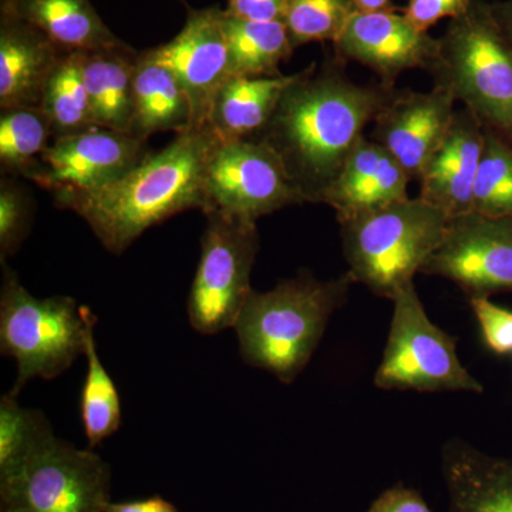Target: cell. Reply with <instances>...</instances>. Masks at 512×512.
I'll use <instances>...</instances> for the list:
<instances>
[{"instance_id":"cell-39","label":"cell","mask_w":512,"mask_h":512,"mask_svg":"<svg viewBox=\"0 0 512 512\" xmlns=\"http://www.w3.org/2000/svg\"><path fill=\"white\" fill-rule=\"evenodd\" d=\"M0 512H28L25 508L15 507V505H6V507H0Z\"/></svg>"},{"instance_id":"cell-35","label":"cell","mask_w":512,"mask_h":512,"mask_svg":"<svg viewBox=\"0 0 512 512\" xmlns=\"http://www.w3.org/2000/svg\"><path fill=\"white\" fill-rule=\"evenodd\" d=\"M225 13L248 22H284L285 0H228Z\"/></svg>"},{"instance_id":"cell-5","label":"cell","mask_w":512,"mask_h":512,"mask_svg":"<svg viewBox=\"0 0 512 512\" xmlns=\"http://www.w3.org/2000/svg\"><path fill=\"white\" fill-rule=\"evenodd\" d=\"M339 225L350 278L393 301L443 244L450 220L417 197Z\"/></svg>"},{"instance_id":"cell-28","label":"cell","mask_w":512,"mask_h":512,"mask_svg":"<svg viewBox=\"0 0 512 512\" xmlns=\"http://www.w3.org/2000/svg\"><path fill=\"white\" fill-rule=\"evenodd\" d=\"M55 436L40 410L20 406L13 394L0 399V481L12 477L26 460Z\"/></svg>"},{"instance_id":"cell-20","label":"cell","mask_w":512,"mask_h":512,"mask_svg":"<svg viewBox=\"0 0 512 512\" xmlns=\"http://www.w3.org/2000/svg\"><path fill=\"white\" fill-rule=\"evenodd\" d=\"M2 9L42 30L63 52H93L124 45L90 0H3Z\"/></svg>"},{"instance_id":"cell-2","label":"cell","mask_w":512,"mask_h":512,"mask_svg":"<svg viewBox=\"0 0 512 512\" xmlns=\"http://www.w3.org/2000/svg\"><path fill=\"white\" fill-rule=\"evenodd\" d=\"M220 138L194 128L143 160L116 183L83 194H57L56 205L76 212L107 251L123 254L148 228L180 212L207 211L208 163Z\"/></svg>"},{"instance_id":"cell-3","label":"cell","mask_w":512,"mask_h":512,"mask_svg":"<svg viewBox=\"0 0 512 512\" xmlns=\"http://www.w3.org/2000/svg\"><path fill=\"white\" fill-rule=\"evenodd\" d=\"M353 284L348 272L332 281L301 272L271 291H252L234 326L242 359L282 383H293L311 362Z\"/></svg>"},{"instance_id":"cell-8","label":"cell","mask_w":512,"mask_h":512,"mask_svg":"<svg viewBox=\"0 0 512 512\" xmlns=\"http://www.w3.org/2000/svg\"><path fill=\"white\" fill-rule=\"evenodd\" d=\"M201 256L188 293L190 325L201 335L234 328L247 303L259 251L256 222L207 214Z\"/></svg>"},{"instance_id":"cell-34","label":"cell","mask_w":512,"mask_h":512,"mask_svg":"<svg viewBox=\"0 0 512 512\" xmlns=\"http://www.w3.org/2000/svg\"><path fill=\"white\" fill-rule=\"evenodd\" d=\"M366 512H433L423 495L403 484L383 491Z\"/></svg>"},{"instance_id":"cell-1","label":"cell","mask_w":512,"mask_h":512,"mask_svg":"<svg viewBox=\"0 0 512 512\" xmlns=\"http://www.w3.org/2000/svg\"><path fill=\"white\" fill-rule=\"evenodd\" d=\"M335 55L322 67L298 73L256 140L272 148L286 168L303 204H322L367 124L396 89L379 82L357 84Z\"/></svg>"},{"instance_id":"cell-17","label":"cell","mask_w":512,"mask_h":512,"mask_svg":"<svg viewBox=\"0 0 512 512\" xmlns=\"http://www.w3.org/2000/svg\"><path fill=\"white\" fill-rule=\"evenodd\" d=\"M410 175L370 137H363L323 197L345 222L409 198Z\"/></svg>"},{"instance_id":"cell-4","label":"cell","mask_w":512,"mask_h":512,"mask_svg":"<svg viewBox=\"0 0 512 512\" xmlns=\"http://www.w3.org/2000/svg\"><path fill=\"white\" fill-rule=\"evenodd\" d=\"M429 73L484 130L512 147V43L491 3L473 0L466 15L450 20Z\"/></svg>"},{"instance_id":"cell-31","label":"cell","mask_w":512,"mask_h":512,"mask_svg":"<svg viewBox=\"0 0 512 512\" xmlns=\"http://www.w3.org/2000/svg\"><path fill=\"white\" fill-rule=\"evenodd\" d=\"M29 198L22 188L10 180H3L0 184V261L5 264L6 259L16 251L28 237L30 229Z\"/></svg>"},{"instance_id":"cell-7","label":"cell","mask_w":512,"mask_h":512,"mask_svg":"<svg viewBox=\"0 0 512 512\" xmlns=\"http://www.w3.org/2000/svg\"><path fill=\"white\" fill-rule=\"evenodd\" d=\"M393 318L375 386L413 392L484 393L458 359L456 339L431 322L414 284L393 298Z\"/></svg>"},{"instance_id":"cell-36","label":"cell","mask_w":512,"mask_h":512,"mask_svg":"<svg viewBox=\"0 0 512 512\" xmlns=\"http://www.w3.org/2000/svg\"><path fill=\"white\" fill-rule=\"evenodd\" d=\"M104 512H181L170 501L165 500L161 495L140 498V500L121 501V503L107 504Z\"/></svg>"},{"instance_id":"cell-26","label":"cell","mask_w":512,"mask_h":512,"mask_svg":"<svg viewBox=\"0 0 512 512\" xmlns=\"http://www.w3.org/2000/svg\"><path fill=\"white\" fill-rule=\"evenodd\" d=\"M83 60L84 52L64 53L47 80L42 109L55 138L97 127L84 83Z\"/></svg>"},{"instance_id":"cell-27","label":"cell","mask_w":512,"mask_h":512,"mask_svg":"<svg viewBox=\"0 0 512 512\" xmlns=\"http://www.w3.org/2000/svg\"><path fill=\"white\" fill-rule=\"evenodd\" d=\"M55 138L42 107H15L0 114V163L26 175Z\"/></svg>"},{"instance_id":"cell-38","label":"cell","mask_w":512,"mask_h":512,"mask_svg":"<svg viewBox=\"0 0 512 512\" xmlns=\"http://www.w3.org/2000/svg\"><path fill=\"white\" fill-rule=\"evenodd\" d=\"M357 12H399L392 0H352Z\"/></svg>"},{"instance_id":"cell-6","label":"cell","mask_w":512,"mask_h":512,"mask_svg":"<svg viewBox=\"0 0 512 512\" xmlns=\"http://www.w3.org/2000/svg\"><path fill=\"white\" fill-rule=\"evenodd\" d=\"M87 325L82 306L70 296L39 299L3 265L0 291V352L13 357L18 376L13 396L32 379L62 376L84 355Z\"/></svg>"},{"instance_id":"cell-30","label":"cell","mask_w":512,"mask_h":512,"mask_svg":"<svg viewBox=\"0 0 512 512\" xmlns=\"http://www.w3.org/2000/svg\"><path fill=\"white\" fill-rule=\"evenodd\" d=\"M356 12L352 0H285L284 23L296 49L335 42Z\"/></svg>"},{"instance_id":"cell-11","label":"cell","mask_w":512,"mask_h":512,"mask_svg":"<svg viewBox=\"0 0 512 512\" xmlns=\"http://www.w3.org/2000/svg\"><path fill=\"white\" fill-rule=\"evenodd\" d=\"M147 154L140 138L92 127L55 138L25 177L53 195L83 194L116 183Z\"/></svg>"},{"instance_id":"cell-24","label":"cell","mask_w":512,"mask_h":512,"mask_svg":"<svg viewBox=\"0 0 512 512\" xmlns=\"http://www.w3.org/2000/svg\"><path fill=\"white\" fill-rule=\"evenodd\" d=\"M224 30L231 76H279V66L292 56L295 47L284 22H248L228 16Z\"/></svg>"},{"instance_id":"cell-25","label":"cell","mask_w":512,"mask_h":512,"mask_svg":"<svg viewBox=\"0 0 512 512\" xmlns=\"http://www.w3.org/2000/svg\"><path fill=\"white\" fill-rule=\"evenodd\" d=\"M86 319V348L84 356L87 359L86 379H84L82 396H80V417L84 436L89 441V448H96L117 433L123 421L121 399L116 384L104 369L99 350H97L94 328L97 318L87 306H82Z\"/></svg>"},{"instance_id":"cell-12","label":"cell","mask_w":512,"mask_h":512,"mask_svg":"<svg viewBox=\"0 0 512 512\" xmlns=\"http://www.w3.org/2000/svg\"><path fill=\"white\" fill-rule=\"evenodd\" d=\"M421 274L454 282L468 299L512 292V218L471 214L450 221Z\"/></svg>"},{"instance_id":"cell-18","label":"cell","mask_w":512,"mask_h":512,"mask_svg":"<svg viewBox=\"0 0 512 512\" xmlns=\"http://www.w3.org/2000/svg\"><path fill=\"white\" fill-rule=\"evenodd\" d=\"M64 53L42 30L2 9L0 109L42 107L47 80Z\"/></svg>"},{"instance_id":"cell-16","label":"cell","mask_w":512,"mask_h":512,"mask_svg":"<svg viewBox=\"0 0 512 512\" xmlns=\"http://www.w3.org/2000/svg\"><path fill=\"white\" fill-rule=\"evenodd\" d=\"M484 137L483 126L470 110H456L446 138L417 178L419 198L443 212L450 221L473 212Z\"/></svg>"},{"instance_id":"cell-37","label":"cell","mask_w":512,"mask_h":512,"mask_svg":"<svg viewBox=\"0 0 512 512\" xmlns=\"http://www.w3.org/2000/svg\"><path fill=\"white\" fill-rule=\"evenodd\" d=\"M491 9L504 35L512 43V0L491 3Z\"/></svg>"},{"instance_id":"cell-29","label":"cell","mask_w":512,"mask_h":512,"mask_svg":"<svg viewBox=\"0 0 512 512\" xmlns=\"http://www.w3.org/2000/svg\"><path fill=\"white\" fill-rule=\"evenodd\" d=\"M484 150L474 185L473 214L512 218V147L484 130Z\"/></svg>"},{"instance_id":"cell-23","label":"cell","mask_w":512,"mask_h":512,"mask_svg":"<svg viewBox=\"0 0 512 512\" xmlns=\"http://www.w3.org/2000/svg\"><path fill=\"white\" fill-rule=\"evenodd\" d=\"M194 130L190 100L173 72L147 52L138 53L133 87V136Z\"/></svg>"},{"instance_id":"cell-32","label":"cell","mask_w":512,"mask_h":512,"mask_svg":"<svg viewBox=\"0 0 512 512\" xmlns=\"http://www.w3.org/2000/svg\"><path fill=\"white\" fill-rule=\"evenodd\" d=\"M470 305L487 349L497 356L512 355V309L497 305L490 298L470 299Z\"/></svg>"},{"instance_id":"cell-15","label":"cell","mask_w":512,"mask_h":512,"mask_svg":"<svg viewBox=\"0 0 512 512\" xmlns=\"http://www.w3.org/2000/svg\"><path fill=\"white\" fill-rule=\"evenodd\" d=\"M456 97L440 84L430 92L396 89L377 114L372 140L386 148L412 180H417L429 158L453 124Z\"/></svg>"},{"instance_id":"cell-9","label":"cell","mask_w":512,"mask_h":512,"mask_svg":"<svg viewBox=\"0 0 512 512\" xmlns=\"http://www.w3.org/2000/svg\"><path fill=\"white\" fill-rule=\"evenodd\" d=\"M111 470L92 448L82 450L53 436L12 477L0 481V507L28 512H104Z\"/></svg>"},{"instance_id":"cell-40","label":"cell","mask_w":512,"mask_h":512,"mask_svg":"<svg viewBox=\"0 0 512 512\" xmlns=\"http://www.w3.org/2000/svg\"><path fill=\"white\" fill-rule=\"evenodd\" d=\"M2 2H3V0H2Z\"/></svg>"},{"instance_id":"cell-10","label":"cell","mask_w":512,"mask_h":512,"mask_svg":"<svg viewBox=\"0 0 512 512\" xmlns=\"http://www.w3.org/2000/svg\"><path fill=\"white\" fill-rule=\"evenodd\" d=\"M205 191V215L218 212L245 221L303 204L281 158L256 138L220 140L208 163Z\"/></svg>"},{"instance_id":"cell-22","label":"cell","mask_w":512,"mask_h":512,"mask_svg":"<svg viewBox=\"0 0 512 512\" xmlns=\"http://www.w3.org/2000/svg\"><path fill=\"white\" fill-rule=\"evenodd\" d=\"M138 53L130 46L84 52L83 76L97 127L133 136V87Z\"/></svg>"},{"instance_id":"cell-19","label":"cell","mask_w":512,"mask_h":512,"mask_svg":"<svg viewBox=\"0 0 512 512\" xmlns=\"http://www.w3.org/2000/svg\"><path fill=\"white\" fill-rule=\"evenodd\" d=\"M448 512H512V458L453 440L441 453Z\"/></svg>"},{"instance_id":"cell-33","label":"cell","mask_w":512,"mask_h":512,"mask_svg":"<svg viewBox=\"0 0 512 512\" xmlns=\"http://www.w3.org/2000/svg\"><path fill=\"white\" fill-rule=\"evenodd\" d=\"M471 5L473 0H407L402 13L421 32H429L440 20L466 15Z\"/></svg>"},{"instance_id":"cell-21","label":"cell","mask_w":512,"mask_h":512,"mask_svg":"<svg viewBox=\"0 0 512 512\" xmlns=\"http://www.w3.org/2000/svg\"><path fill=\"white\" fill-rule=\"evenodd\" d=\"M298 73L279 76H231L212 106L210 127L221 141L254 138L264 130L282 94Z\"/></svg>"},{"instance_id":"cell-13","label":"cell","mask_w":512,"mask_h":512,"mask_svg":"<svg viewBox=\"0 0 512 512\" xmlns=\"http://www.w3.org/2000/svg\"><path fill=\"white\" fill-rule=\"evenodd\" d=\"M146 52L180 82L190 100L192 128L210 127L215 97L231 77L224 10H190L173 40Z\"/></svg>"},{"instance_id":"cell-14","label":"cell","mask_w":512,"mask_h":512,"mask_svg":"<svg viewBox=\"0 0 512 512\" xmlns=\"http://www.w3.org/2000/svg\"><path fill=\"white\" fill-rule=\"evenodd\" d=\"M333 55L348 64H362L377 82L396 89L404 72H430L439 56L440 39L421 32L399 12H356L332 43Z\"/></svg>"}]
</instances>
